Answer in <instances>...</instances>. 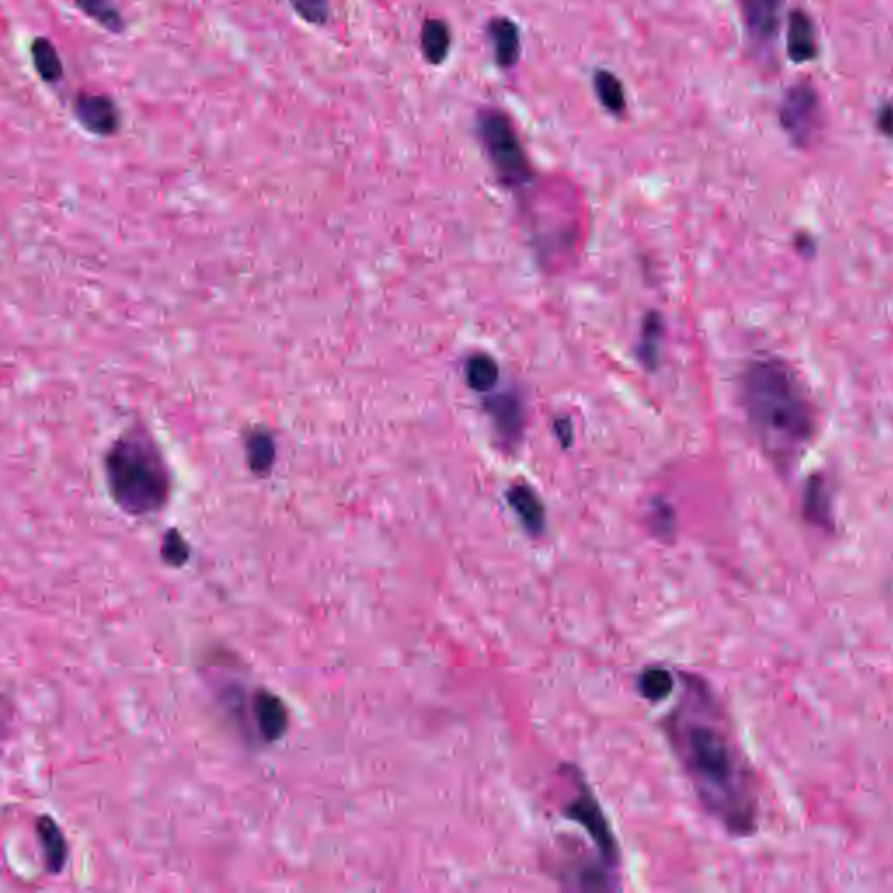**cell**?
<instances>
[{"instance_id": "6da1fadb", "label": "cell", "mask_w": 893, "mask_h": 893, "mask_svg": "<svg viewBox=\"0 0 893 893\" xmlns=\"http://www.w3.org/2000/svg\"><path fill=\"white\" fill-rule=\"evenodd\" d=\"M679 677L681 698L662 719L667 744L703 810L731 836H750L759 819L754 771L709 682L686 672Z\"/></svg>"}, {"instance_id": "7a4b0ae2", "label": "cell", "mask_w": 893, "mask_h": 893, "mask_svg": "<svg viewBox=\"0 0 893 893\" xmlns=\"http://www.w3.org/2000/svg\"><path fill=\"white\" fill-rule=\"evenodd\" d=\"M742 402L764 454L789 470L815 435V410L798 374L778 358L750 363L742 379Z\"/></svg>"}, {"instance_id": "3957f363", "label": "cell", "mask_w": 893, "mask_h": 893, "mask_svg": "<svg viewBox=\"0 0 893 893\" xmlns=\"http://www.w3.org/2000/svg\"><path fill=\"white\" fill-rule=\"evenodd\" d=\"M110 496L124 513L145 517L163 510L171 492V475L149 431H124L105 456Z\"/></svg>"}, {"instance_id": "277c9868", "label": "cell", "mask_w": 893, "mask_h": 893, "mask_svg": "<svg viewBox=\"0 0 893 893\" xmlns=\"http://www.w3.org/2000/svg\"><path fill=\"white\" fill-rule=\"evenodd\" d=\"M477 133L501 184L517 191L531 182V163L513 128L512 119L503 110H480Z\"/></svg>"}, {"instance_id": "5b68a950", "label": "cell", "mask_w": 893, "mask_h": 893, "mask_svg": "<svg viewBox=\"0 0 893 893\" xmlns=\"http://www.w3.org/2000/svg\"><path fill=\"white\" fill-rule=\"evenodd\" d=\"M574 787L576 794L564 808V815L580 825L588 838L592 839L597 850V859L614 871L620 864V845L616 841L613 827L609 824L604 808L578 770H574Z\"/></svg>"}, {"instance_id": "8992f818", "label": "cell", "mask_w": 893, "mask_h": 893, "mask_svg": "<svg viewBox=\"0 0 893 893\" xmlns=\"http://www.w3.org/2000/svg\"><path fill=\"white\" fill-rule=\"evenodd\" d=\"M780 123L798 145H806L819 124V100L810 86H796L785 95Z\"/></svg>"}, {"instance_id": "52a82bcc", "label": "cell", "mask_w": 893, "mask_h": 893, "mask_svg": "<svg viewBox=\"0 0 893 893\" xmlns=\"http://www.w3.org/2000/svg\"><path fill=\"white\" fill-rule=\"evenodd\" d=\"M248 709L252 728L264 744H274L287 733L290 723L287 705L269 689H255L250 696Z\"/></svg>"}, {"instance_id": "ba28073f", "label": "cell", "mask_w": 893, "mask_h": 893, "mask_svg": "<svg viewBox=\"0 0 893 893\" xmlns=\"http://www.w3.org/2000/svg\"><path fill=\"white\" fill-rule=\"evenodd\" d=\"M74 112L82 128L98 137L114 135L121 123L116 103L112 102L109 96L89 95V93L79 95L75 100Z\"/></svg>"}, {"instance_id": "9c48e42d", "label": "cell", "mask_w": 893, "mask_h": 893, "mask_svg": "<svg viewBox=\"0 0 893 893\" xmlns=\"http://www.w3.org/2000/svg\"><path fill=\"white\" fill-rule=\"evenodd\" d=\"M484 409L491 416L499 437L510 445L517 444L522 437V430H524L522 400L512 393H503V395L491 396L484 403Z\"/></svg>"}, {"instance_id": "30bf717a", "label": "cell", "mask_w": 893, "mask_h": 893, "mask_svg": "<svg viewBox=\"0 0 893 893\" xmlns=\"http://www.w3.org/2000/svg\"><path fill=\"white\" fill-rule=\"evenodd\" d=\"M506 499L524 531L532 538H539L546 529L545 505L531 485L513 484L506 492Z\"/></svg>"}, {"instance_id": "8fae6325", "label": "cell", "mask_w": 893, "mask_h": 893, "mask_svg": "<svg viewBox=\"0 0 893 893\" xmlns=\"http://www.w3.org/2000/svg\"><path fill=\"white\" fill-rule=\"evenodd\" d=\"M35 831L41 841L46 871L49 874L62 873L67 866V859H69V846H67V839L63 836L60 825L56 824L55 820L48 815H42L37 819Z\"/></svg>"}, {"instance_id": "7c38bea8", "label": "cell", "mask_w": 893, "mask_h": 893, "mask_svg": "<svg viewBox=\"0 0 893 893\" xmlns=\"http://www.w3.org/2000/svg\"><path fill=\"white\" fill-rule=\"evenodd\" d=\"M494 58L501 69H512L520 58L519 27L508 18H494L487 27Z\"/></svg>"}, {"instance_id": "4fadbf2b", "label": "cell", "mask_w": 893, "mask_h": 893, "mask_svg": "<svg viewBox=\"0 0 893 893\" xmlns=\"http://www.w3.org/2000/svg\"><path fill=\"white\" fill-rule=\"evenodd\" d=\"M782 0H742L745 23L757 41H770L778 28Z\"/></svg>"}, {"instance_id": "5bb4252c", "label": "cell", "mask_w": 893, "mask_h": 893, "mask_svg": "<svg viewBox=\"0 0 893 893\" xmlns=\"http://www.w3.org/2000/svg\"><path fill=\"white\" fill-rule=\"evenodd\" d=\"M787 51L794 62H810L817 55V41L812 20L803 11H794L789 18Z\"/></svg>"}, {"instance_id": "9a60e30c", "label": "cell", "mask_w": 893, "mask_h": 893, "mask_svg": "<svg viewBox=\"0 0 893 893\" xmlns=\"http://www.w3.org/2000/svg\"><path fill=\"white\" fill-rule=\"evenodd\" d=\"M677 674L663 665H651L637 677V691L648 702L660 703L674 695Z\"/></svg>"}, {"instance_id": "2e32d148", "label": "cell", "mask_w": 893, "mask_h": 893, "mask_svg": "<svg viewBox=\"0 0 893 893\" xmlns=\"http://www.w3.org/2000/svg\"><path fill=\"white\" fill-rule=\"evenodd\" d=\"M803 513L810 524L822 529H832L831 498L822 478L813 477L808 480L803 496Z\"/></svg>"}, {"instance_id": "e0dca14e", "label": "cell", "mask_w": 893, "mask_h": 893, "mask_svg": "<svg viewBox=\"0 0 893 893\" xmlns=\"http://www.w3.org/2000/svg\"><path fill=\"white\" fill-rule=\"evenodd\" d=\"M246 459H248L250 470L259 477H266L267 473L271 471L274 459H276V445H274L273 437L267 431L253 430L248 435Z\"/></svg>"}, {"instance_id": "ac0fdd59", "label": "cell", "mask_w": 893, "mask_h": 893, "mask_svg": "<svg viewBox=\"0 0 893 893\" xmlns=\"http://www.w3.org/2000/svg\"><path fill=\"white\" fill-rule=\"evenodd\" d=\"M466 382L477 393H491L499 381V367L492 356L477 353L470 356L464 367Z\"/></svg>"}, {"instance_id": "d6986e66", "label": "cell", "mask_w": 893, "mask_h": 893, "mask_svg": "<svg viewBox=\"0 0 893 893\" xmlns=\"http://www.w3.org/2000/svg\"><path fill=\"white\" fill-rule=\"evenodd\" d=\"M421 49L423 55L431 65H440L450 51V30L444 21L428 20L421 30Z\"/></svg>"}, {"instance_id": "ffe728a7", "label": "cell", "mask_w": 893, "mask_h": 893, "mask_svg": "<svg viewBox=\"0 0 893 893\" xmlns=\"http://www.w3.org/2000/svg\"><path fill=\"white\" fill-rule=\"evenodd\" d=\"M595 95L602 103V107L611 114H623L627 109L625 89L620 79L609 70H597L594 74Z\"/></svg>"}, {"instance_id": "44dd1931", "label": "cell", "mask_w": 893, "mask_h": 893, "mask_svg": "<svg viewBox=\"0 0 893 893\" xmlns=\"http://www.w3.org/2000/svg\"><path fill=\"white\" fill-rule=\"evenodd\" d=\"M30 51H32V62H34L35 70H37V74H39L42 81L53 84V82H58L62 79V58L58 55V51L51 44V41L44 39V37H39V39H35Z\"/></svg>"}, {"instance_id": "7402d4cb", "label": "cell", "mask_w": 893, "mask_h": 893, "mask_svg": "<svg viewBox=\"0 0 893 893\" xmlns=\"http://www.w3.org/2000/svg\"><path fill=\"white\" fill-rule=\"evenodd\" d=\"M74 2L82 13L96 21L100 27L109 30L112 34L123 32V16L117 11L114 4H110L109 0H74Z\"/></svg>"}, {"instance_id": "603a6c76", "label": "cell", "mask_w": 893, "mask_h": 893, "mask_svg": "<svg viewBox=\"0 0 893 893\" xmlns=\"http://www.w3.org/2000/svg\"><path fill=\"white\" fill-rule=\"evenodd\" d=\"M662 328V318L658 314L651 313L646 316L644 325H642L641 342L637 348V355L648 369H655L658 349H660V341H662Z\"/></svg>"}, {"instance_id": "cb8c5ba5", "label": "cell", "mask_w": 893, "mask_h": 893, "mask_svg": "<svg viewBox=\"0 0 893 893\" xmlns=\"http://www.w3.org/2000/svg\"><path fill=\"white\" fill-rule=\"evenodd\" d=\"M191 548L187 545L184 536L177 529H170L163 536L161 543V557L171 567H182L189 560Z\"/></svg>"}, {"instance_id": "d4e9b609", "label": "cell", "mask_w": 893, "mask_h": 893, "mask_svg": "<svg viewBox=\"0 0 893 893\" xmlns=\"http://www.w3.org/2000/svg\"><path fill=\"white\" fill-rule=\"evenodd\" d=\"M290 4L302 20L311 25H325L328 20L327 0H290Z\"/></svg>"}, {"instance_id": "484cf974", "label": "cell", "mask_w": 893, "mask_h": 893, "mask_svg": "<svg viewBox=\"0 0 893 893\" xmlns=\"http://www.w3.org/2000/svg\"><path fill=\"white\" fill-rule=\"evenodd\" d=\"M651 520H653V529L662 532L663 536L667 532L674 531V513L665 503H658V505L653 506Z\"/></svg>"}, {"instance_id": "4316f807", "label": "cell", "mask_w": 893, "mask_h": 893, "mask_svg": "<svg viewBox=\"0 0 893 893\" xmlns=\"http://www.w3.org/2000/svg\"><path fill=\"white\" fill-rule=\"evenodd\" d=\"M878 126H880V130L887 137H893V105H885L881 109L880 117H878Z\"/></svg>"}]
</instances>
